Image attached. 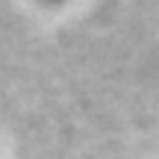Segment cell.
I'll list each match as a JSON object with an SVG mask.
<instances>
[{
    "label": "cell",
    "mask_w": 159,
    "mask_h": 159,
    "mask_svg": "<svg viewBox=\"0 0 159 159\" xmlns=\"http://www.w3.org/2000/svg\"><path fill=\"white\" fill-rule=\"evenodd\" d=\"M44 3H62V0H44Z\"/></svg>",
    "instance_id": "1"
}]
</instances>
